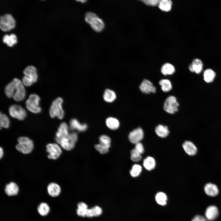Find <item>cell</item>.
<instances>
[{
	"label": "cell",
	"instance_id": "cell-22",
	"mask_svg": "<svg viewBox=\"0 0 221 221\" xmlns=\"http://www.w3.org/2000/svg\"><path fill=\"white\" fill-rule=\"evenodd\" d=\"M155 131L158 136L162 138L166 137L169 134L168 127L162 124H159L156 127Z\"/></svg>",
	"mask_w": 221,
	"mask_h": 221
},
{
	"label": "cell",
	"instance_id": "cell-26",
	"mask_svg": "<svg viewBox=\"0 0 221 221\" xmlns=\"http://www.w3.org/2000/svg\"><path fill=\"white\" fill-rule=\"evenodd\" d=\"M216 74L215 72L210 68L205 70L203 74L204 80L207 83H211L212 82Z\"/></svg>",
	"mask_w": 221,
	"mask_h": 221
},
{
	"label": "cell",
	"instance_id": "cell-5",
	"mask_svg": "<svg viewBox=\"0 0 221 221\" xmlns=\"http://www.w3.org/2000/svg\"><path fill=\"white\" fill-rule=\"evenodd\" d=\"M18 144L16 148L19 151L24 153L28 154L33 150L34 145L33 141L28 138L21 137L17 139Z\"/></svg>",
	"mask_w": 221,
	"mask_h": 221
},
{
	"label": "cell",
	"instance_id": "cell-23",
	"mask_svg": "<svg viewBox=\"0 0 221 221\" xmlns=\"http://www.w3.org/2000/svg\"><path fill=\"white\" fill-rule=\"evenodd\" d=\"M106 123L107 127L112 130L118 129L120 126V123L118 120L113 117L107 118L106 120Z\"/></svg>",
	"mask_w": 221,
	"mask_h": 221
},
{
	"label": "cell",
	"instance_id": "cell-40",
	"mask_svg": "<svg viewBox=\"0 0 221 221\" xmlns=\"http://www.w3.org/2000/svg\"><path fill=\"white\" fill-rule=\"evenodd\" d=\"M134 149L141 154L144 152V147L142 144L140 142L135 144V148Z\"/></svg>",
	"mask_w": 221,
	"mask_h": 221
},
{
	"label": "cell",
	"instance_id": "cell-10",
	"mask_svg": "<svg viewBox=\"0 0 221 221\" xmlns=\"http://www.w3.org/2000/svg\"><path fill=\"white\" fill-rule=\"evenodd\" d=\"M9 112L11 117L20 120H24L27 115L25 110L21 106L16 104L10 106Z\"/></svg>",
	"mask_w": 221,
	"mask_h": 221
},
{
	"label": "cell",
	"instance_id": "cell-39",
	"mask_svg": "<svg viewBox=\"0 0 221 221\" xmlns=\"http://www.w3.org/2000/svg\"><path fill=\"white\" fill-rule=\"evenodd\" d=\"M94 216H98L101 215L102 213V210L99 206H95L91 208Z\"/></svg>",
	"mask_w": 221,
	"mask_h": 221
},
{
	"label": "cell",
	"instance_id": "cell-11",
	"mask_svg": "<svg viewBox=\"0 0 221 221\" xmlns=\"http://www.w3.org/2000/svg\"><path fill=\"white\" fill-rule=\"evenodd\" d=\"M46 151L48 153V157L51 159H56L59 157L62 153L60 147L56 143H49L46 145Z\"/></svg>",
	"mask_w": 221,
	"mask_h": 221
},
{
	"label": "cell",
	"instance_id": "cell-36",
	"mask_svg": "<svg viewBox=\"0 0 221 221\" xmlns=\"http://www.w3.org/2000/svg\"><path fill=\"white\" fill-rule=\"evenodd\" d=\"M99 143L105 146L108 149L110 146L111 140L107 135H101L99 138Z\"/></svg>",
	"mask_w": 221,
	"mask_h": 221
},
{
	"label": "cell",
	"instance_id": "cell-28",
	"mask_svg": "<svg viewBox=\"0 0 221 221\" xmlns=\"http://www.w3.org/2000/svg\"><path fill=\"white\" fill-rule=\"evenodd\" d=\"M143 165L146 170L150 171L155 167L156 165L155 160L152 157H148L144 159Z\"/></svg>",
	"mask_w": 221,
	"mask_h": 221
},
{
	"label": "cell",
	"instance_id": "cell-13",
	"mask_svg": "<svg viewBox=\"0 0 221 221\" xmlns=\"http://www.w3.org/2000/svg\"><path fill=\"white\" fill-rule=\"evenodd\" d=\"M144 132L140 127L138 128L131 132L129 135V139L131 143L136 144L140 142L143 139Z\"/></svg>",
	"mask_w": 221,
	"mask_h": 221
},
{
	"label": "cell",
	"instance_id": "cell-21",
	"mask_svg": "<svg viewBox=\"0 0 221 221\" xmlns=\"http://www.w3.org/2000/svg\"><path fill=\"white\" fill-rule=\"evenodd\" d=\"M5 192L9 196L17 195L19 191V187L14 182H11L7 184L5 188Z\"/></svg>",
	"mask_w": 221,
	"mask_h": 221
},
{
	"label": "cell",
	"instance_id": "cell-1",
	"mask_svg": "<svg viewBox=\"0 0 221 221\" xmlns=\"http://www.w3.org/2000/svg\"><path fill=\"white\" fill-rule=\"evenodd\" d=\"M24 86L20 80L14 78L6 86L5 94L7 97L13 98L15 101H21L24 99L25 96Z\"/></svg>",
	"mask_w": 221,
	"mask_h": 221
},
{
	"label": "cell",
	"instance_id": "cell-15",
	"mask_svg": "<svg viewBox=\"0 0 221 221\" xmlns=\"http://www.w3.org/2000/svg\"><path fill=\"white\" fill-rule=\"evenodd\" d=\"M219 215V211L217 207L215 205H210L206 208L205 215L207 220L212 221L215 219Z\"/></svg>",
	"mask_w": 221,
	"mask_h": 221
},
{
	"label": "cell",
	"instance_id": "cell-18",
	"mask_svg": "<svg viewBox=\"0 0 221 221\" xmlns=\"http://www.w3.org/2000/svg\"><path fill=\"white\" fill-rule=\"evenodd\" d=\"M69 127L72 130H76L80 132L85 131L87 128L86 124H81L76 119H72L70 121Z\"/></svg>",
	"mask_w": 221,
	"mask_h": 221
},
{
	"label": "cell",
	"instance_id": "cell-19",
	"mask_svg": "<svg viewBox=\"0 0 221 221\" xmlns=\"http://www.w3.org/2000/svg\"><path fill=\"white\" fill-rule=\"evenodd\" d=\"M204 190L206 194L208 196L214 197L217 196L219 193V190L217 186L215 184L209 183L205 184Z\"/></svg>",
	"mask_w": 221,
	"mask_h": 221
},
{
	"label": "cell",
	"instance_id": "cell-7",
	"mask_svg": "<svg viewBox=\"0 0 221 221\" xmlns=\"http://www.w3.org/2000/svg\"><path fill=\"white\" fill-rule=\"evenodd\" d=\"M77 134L75 132L69 133L66 137L61 139L58 144L64 149L69 151L72 150L75 147V143L78 140Z\"/></svg>",
	"mask_w": 221,
	"mask_h": 221
},
{
	"label": "cell",
	"instance_id": "cell-27",
	"mask_svg": "<svg viewBox=\"0 0 221 221\" xmlns=\"http://www.w3.org/2000/svg\"><path fill=\"white\" fill-rule=\"evenodd\" d=\"M3 42L9 47L12 46L17 42V38L15 34L11 33L10 35H5L3 37Z\"/></svg>",
	"mask_w": 221,
	"mask_h": 221
},
{
	"label": "cell",
	"instance_id": "cell-43",
	"mask_svg": "<svg viewBox=\"0 0 221 221\" xmlns=\"http://www.w3.org/2000/svg\"><path fill=\"white\" fill-rule=\"evenodd\" d=\"M86 216L89 218H91L94 216L92 208L88 209L86 214Z\"/></svg>",
	"mask_w": 221,
	"mask_h": 221
},
{
	"label": "cell",
	"instance_id": "cell-24",
	"mask_svg": "<svg viewBox=\"0 0 221 221\" xmlns=\"http://www.w3.org/2000/svg\"><path fill=\"white\" fill-rule=\"evenodd\" d=\"M116 98L115 93L113 90L107 89L104 91L103 98L105 101L110 103L114 101Z\"/></svg>",
	"mask_w": 221,
	"mask_h": 221
},
{
	"label": "cell",
	"instance_id": "cell-45",
	"mask_svg": "<svg viewBox=\"0 0 221 221\" xmlns=\"http://www.w3.org/2000/svg\"><path fill=\"white\" fill-rule=\"evenodd\" d=\"M78 1V2H81L84 3H85V2H86L87 1V0H78V1Z\"/></svg>",
	"mask_w": 221,
	"mask_h": 221
},
{
	"label": "cell",
	"instance_id": "cell-30",
	"mask_svg": "<svg viewBox=\"0 0 221 221\" xmlns=\"http://www.w3.org/2000/svg\"><path fill=\"white\" fill-rule=\"evenodd\" d=\"M159 83L161 86L162 90L164 92H168L172 89V83L168 79H162L159 81Z\"/></svg>",
	"mask_w": 221,
	"mask_h": 221
},
{
	"label": "cell",
	"instance_id": "cell-16",
	"mask_svg": "<svg viewBox=\"0 0 221 221\" xmlns=\"http://www.w3.org/2000/svg\"><path fill=\"white\" fill-rule=\"evenodd\" d=\"M182 146L185 152L189 156H194L197 153V149L196 146L191 141H185L183 144Z\"/></svg>",
	"mask_w": 221,
	"mask_h": 221
},
{
	"label": "cell",
	"instance_id": "cell-38",
	"mask_svg": "<svg viewBox=\"0 0 221 221\" xmlns=\"http://www.w3.org/2000/svg\"><path fill=\"white\" fill-rule=\"evenodd\" d=\"M96 149L101 154H105L108 151L109 149L99 143L96 144L95 146Z\"/></svg>",
	"mask_w": 221,
	"mask_h": 221
},
{
	"label": "cell",
	"instance_id": "cell-4",
	"mask_svg": "<svg viewBox=\"0 0 221 221\" xmlns=\"http://www.w3.org/2000/svg\"><path fill=\"white\" fill-rule=\"evenodd\" d=\"M63 102V99L60 97L57 98L52 101L49 110V114L51 118H54L57 117L60 119L63 118L64 112L62 107Z\"/></svg>",
	"mask_w": 221,
	"mask_h": 221
},
{
	"label": "cell",
	"instance_id": "cell-2",
	"mask_svg": "<svg viewBox=\"0 0 221 221\" xmlns=\"http://www.w3.org/2000/svg\"><path fill=\"white\" fill-rule=\"evenodd\" d=\"M85 20L96 32H101L105 27V24L103 20L94 13L87 12L85 15Z\"/></svg>",
	"mask_w": 221,
	"mask_h": 221
},
{
	"label": "cell",
	"instance_id": "cell-33",
	"mask_svg": "<svg viewBox=\"0 0 221 221\" xmlns=\"http://www.w3.org/2000/svg\"><path fill=\"white\" fill-rule=\"evenodd\" d=\"M155 200L158 204L164 206L166 204L167 197L165 193L159 192L156 194Z\"/></svg>",
	"mask_w": 221,
	"mask_h": 221
},
{
	"label": "cell",
	"instance_id": "cell-17",
	"mask_svg": "<svg viewBox=\"0 0 221 221\" xmlns=\"http://www.w3.org/2000/svg\"><path fill=\"white\" fill-rule=\"evenodd\" d=\"M203 68L202 62L198 58L194 59L189 66V69L191 72H195L197 74L201 73Z\"/></svg>",
	"mask_w": 221,
	"mask_h": 221
},
{
	"label": "cell",
	"instance_id": "cell-3",
	"mask_svg": "<svg viewBox=\"0 0 221 221\" xmlns=\"http://www.w3.org/2000/svg\"><path fill=\"white\" fill-rule=\"evenodd\" d=\"M24 75L22 79V82L24 86H30L37 80L38 76L37 69L32 65L27 66L24 70Z\"/></svg>",
	"mask_w": 221,
	"mask_h": 221
},
{
	"label": "cell",
	"instance_id": "cell-29",
	"mask_svg": "<svg viewBox=\"0 0 221 221\" xmlns=\"http://www.w3.org/2000/svg\"><path fill=\"white\" fill-rule=\"evenodd\" d=\"M172 2L169 0H159L158 6L161 10L165 11L168 12L170 11L172 8Z\"/></svg>",
	"mask_w": 221,
	"mask_h": 221
},
{
	"label": "cell",
	"instance_id": "cell-37",
	"mask_svg": "<svg viewBox=\"0 0 221 221\" xmlns=\"http://www.w3.org/2000/svg\"><path fill=\"white\" fill-rule=\"evenodd\" d=\"M141 155L134 149H133L131 151V159L134 162L138 161L142 159Z\"/></svg>",
	"mask_w": 221,
	"mask_h": 221
},
{
	"label": "cell",
	"instance_id": "cell-35",
	"mask_svg": "<svg viewBox=\"0 0 221 221\" xmlns=\"http://www.w3.org/2000/svg\"><path fill=\"white\" fill-rule=\"evenodd\" d=\"M142 171V167L141 165L138 164H134L132 166L130 171V173L132 176L135 177L140 175Z\"/></svg>",
	"mask_w": 221,
	"mask_h": 221
},
{
	"label": "cell",
	"instance_id": "cell-32",
	"mask_svg": "<svg viewBox=\"0 0 221 221\" xmlns=\"http://www.w3.org/2000/svg\"><path fill=\"white\" fill-rule=\"evenodd\" d=\"M49 210L50 208L48 205L44 202L41 203L37 207L38 212L42 216L47 215Z\"/></svg>",
	"mask_w": 221,
	"mask_h": 221
},
{
	"label": "cell",
	"instance_id": "cell-31",
	"mask_svg": "<svg viewBox=\"0 0 221 221\" xmlns=\"http://www.w3.org/2000/svg\"><path fill=\"white\" fill-rule=\"evenodd\" d=\"M77 207L76 213L78 215L82 217L86 216V214L88 209L87 204L84 202H80L78 204Z\"/></svg>",
	"mask_w": 221,
	"mask_h": 221
},
{
	"label": "cell",
	"instance_id": "cell-9",
	"mask_svg": "<svg viewBox=\"0 0 221 221\" xmlns=\"http://www.w3.org/2000/svg\"><path fill=\"white\" fill-rule=\"evenodd\" d=\"M15 26V20L12 15L6 14L0 17V28L4 31L13 29Z\"/></svg>",
	"mask_w": 221,
	"mask_h": 221
},
{
	"label": "cell",
	"instance_id": "cell-34",
	"mask_svg": "<svg viewBox=\"0 0 221 221\" xmlns=\"http://www.w3.org/2000/svg\"><path fill=\"white\" fill-rule=\"evenodd\" d=\"M10 125V121L8 117L5 114L0 113V125L2 127L7 128Z\"/></svg>",
	"mask_w": 221,
	"mask_h": 221
},
{
	"label": "cell",
	"instance_id": "cell-6",
	"mask_svg": "<svg viewBox=\"0 0 221 221\" xmlns=\"http://www.w3.org/2000/svg\"><path fill=\"white\" fill-rule=\"evenodd\" d=\"M40 97L35 94H32L29 95L28 99L26 101V107L29 111L34 113H38L41 110L39 106Z\"/></svg>",
	"mask_w": 221,
	"mask_h": 221
},
{
	"label": "cell",
	"instance_id": "cell-8",
	"mask_svg": "<svg viewBox=\"0 0 221 221\" xmlns=\"http://www.w3.org/2000/svg\"><path fill=\"white\" fill-rule=\"evenodd\" d=\"M179 103L176 98L173 95L168 97L165 99L163 105L164 110L170 114H173L178 110Z\"/></svg>",
	"mask_w": 221,
	"mask_h": 221
},
{
	"label": "cell",
	"instance_id": "cell-41",
	"mask_svg": "<svg viewBox=\"0 0 221 221\" xmlns=\"http://www.w3.org/2000/svg\"><path fill=\"white\" fill-rule=\"evenodd\" d=\"M142 1L145 4L152 6L158 5L159 0H144Z\"/></svg>",
	"mask_w": 221,
	"mask_h": 221
},
{
	"label": "cell",
	"instance_id": "cell-44",
	"mask_svg": "<svg viewBox=\"0 0 221 221\" xmlns=\"http://www.w3.org/2000/svg\"><path fill=\"white\" fill-rule=\"evenodd\" d=\"M3 155V149L1 147L0 149V157L1 158Z\"/></svg>",
	"mask_w": 221,
	"mask_h": 221
},
{
	"label": "cell",
	"instance_id": "cell-12",
	"mask_svg": "<svg viewBox=\"0 0 221 221\" xmlns=\"http://www.w3.org/2000/svg\"><path fill=\"white\" fill-rule=\"evenodd\" d=\"M69 134L68 127L67 124L64 122H61L56 134V141L58 144L61 139L67 137Z\"/></svg>",
	"mask_w": 221,
	"mask_h": 221
},
{
	"label": "cell",
	"instance_id": "cell-20",
	"mask_svg": "<svg viewBox=\"0 0 221 221\" xmlns=\"http://www.w3.org/2000/svg\"><path fill=\"white\" fill-rule=\"evenodd\" d=\"M47 189L49 195L53 197L57 196L61 192V188L59 185L53 182L48 184Z\"/></svg>",
	"mask_w": 221,
	"mask_h": 221
},
{
	"label": "cell",
	"instance_id": "cell-14",
	"mask_svg": "<svg viewBox=\"0 0 221 221\" xmlns=\"http://www.w3.org/2000/svg\"><path fill=\"white\" fill-rule=\"evenodd\" d=\"M139 89L142 93L146 94L155 93L156 91V88L153 83L147 79H144L142 81Z\"/></svg>",
	"mask_w": 221,
	"mask_h": 221
},
{
	"label": "cell",
	"instance_id": "cell-42",
	"mask_svg": "<svg viewBox=\"0 0 221 221\" xmlns=\"http://www.w3.org/2000/svg\"><path fill=\"white\" fill-rule=\"evenodd\" d=\"M192 221H207V220L205 217L203 216L200 215H197L192 219Z\"/></svg>",
	"mask_w": 221,
	"mask_h": 221
},
{
	"label": "cell",
	"instance_id": "cell-25",
	"mask_svg": "<svg viewBox=\"0 0 221 221\" xmlns=\"http://www.w3.org/2000/svg\"><path fill=\"white\" fill-rule=\"evenodd\" d=\"M175 71L174 66L169 63L164 64L161 68V73L165 76L172 75L175 72Z\"/></svg>",
	"mask_w": 221,
	"mask_h": 221
}]
</instances>
